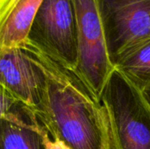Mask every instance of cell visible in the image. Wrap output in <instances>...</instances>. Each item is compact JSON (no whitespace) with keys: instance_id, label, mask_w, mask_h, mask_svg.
<instances>
[{"instance_id":"9","label":"cell","mask_w":150,"mask_h":149,"mask_svg":"<svg viewBox=\"0 0 150 149\" xmlns=\"http://www.w3.org/2000/svg\"><path fill=\"white\" fill-rule=\"evenodd\" d=\"M115 68L142 90L150 84V40L123 58Z\"/></svg>"},{"instance_id":"2","label":"cell","mask_w":150,"mask_h":149,"mask_svg":"<svg viewBox=\"0 0 150 149\" xmlns=\"http://www.w3.org/2000/svg\"><path fill=\"white\" fill-rule=\"evenodd\" d=\"M100 100L109 118L112 149H150V105L142 90L114 68Z\"/></svg>"},{"instance_id":"3","label":"cell","mask_w":150,"mask_h":149,"mask_svg":"<svg viewBox=\"0 0 150 149\" xmlns=\"http://www.w3.org/2000/svg\"><path fill=\"white\" fill-rule=\"evenodd\" d=\"M25 42L75 69L78 61V24L74 0H43Z\"/></svg>"},{"instance_id":"8","label":"cell","mask_w":150,"mask_h":149,"mask_svg":"<svg viewBox=\"0 0 150 149\" xmlns=\"http://www.w3.org/2000/svg\"><path fill=\"white\" fill-rule=\"evenodd\" d=\"M43 0H0V49L26 41L33 18Z\"/></svg>"},{"instance_id":"5","label":"cell","mask_w":150,"mask_h":149,"mask_svg":"<svg viewBox=\"0 0 150 149\" xmlns=\"http://www.w3.org/2000/svg\"><path fill=\"white\" fill-rule=\"evenodd\" d=\"M78 24V61L75 70L100 99L114 69L110 61L96 0H74Z\"/></svg>"},{"instance_id":"7","label":"cell","mask_w":150,"mask_h":149,"mask_svg":"<svg viewBox=\"0 0 150 149\" xmlns=\"http://www.w3.org/2000/svg\"><path fill=\"white\" fill-rule=\"evenodd\" d=\"M34 112L1 87V149H46Z\"/></svg>"},{"instance_id":"10","label":"cell","mask_w":150,"mask_h":149,"mask_svg":"<svg viewBox=\"0 0 150 149\" xmlns=\"http://www.w3.org/2000/svg\"><path fill=\"white\" fill-rule=\"evenodd\" d=\"M40 133L46 149H71L62 141L59 140H54L50 136L47 128L42 124L40 126Z\"/></svg>"},{"instance_id":"6","label":"cell","mask_w":150,"mask_h":149,"mask_svg":"<svg viewBox=\"0 0 150 149\" xmlns=\"http://www.w3.org/2000/svg\"><path fill=\"white\" fill-rule=\"evenodd\" d=\"M0 86L39 113L46 97L47 75L37 49L26 42L0 49Z\"/></svg>"},{"instance_id":"11","label":"cell","mask_w":150,"mask_h":149,"mask_svg":"<svg viewBox=\"0 0 150 149\" xmlns=\"http://www.w3.org/2000/svg\"><path fill=\"white\" fill-rule=\"evenodd\" d=\"M142 94H143L145 99L147 100V102L150 105V84H149L147 87H145L142 90Z\"/></svg>"},{"instance_id":"4","label":"cell","mask_w":150,"mask_h":149,"mask_svg":"<svg viewBox=\"0 0 150 149\" xmlns=\"http://www.w3.org/2000/svg\"><path fill=\"white\" fill-rule=\"evenodd\" d=\"M109 59L115 68L150 40V0H96Z\"/></svg>"},{"instance_id":"1","label":"cell","mask_w":150,"mask_h":149,"mask_svg":"<svg viewBox=\"0 0 150 149\" xmlns=\"http://www.w3.org/2000/svg\"><path fill=\"white\" fill-rule=\"evenodd\" d=\"M38 54L47 75V91L36 116L50 136L71 149H112L109 118L101 100L75 69L40 51Z\"/></svg>"}]
</instances>
